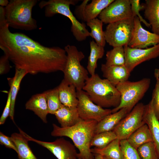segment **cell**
<instances>
[{"label":"cell","instance_id":"6da1fadb","mask_svg":"<svg viewBox=\"0 0 159 159\" xmlns=\"http://www.w3.org/2000/svg\"><path fill=\"white\" fill-rule=\"evenodd\" d=\"M5 16H0V48L16 68L27 74L63 72L67 59L64 49L43 46L25 34L12 33Z\"/></svg>","mask_w":159,"mask_h":159},{"label":"cell","instance_id":"7a4b0ae2","mask_svg":"<svg viewBox=\"0 0 159 159\" xmlns=\"http://www.w3.org/2000/svg\"><path fill=\"white\" fill-rule=\"evenodd\" d=\"M97 123L95 120H82L75 125L66 127L53 124L51 135L53 137H68L79 150L78 158L93 159L94 157L91 151L90 143L95 135V128Z\"/></svg>","mask_w":159,"mask_h":159},{"label":"cell","instance_id":"3957f363","mask_svg":"<svg viewBox=\"0 0 159 159\" xmlns=\"http://www.w3.org/2000/svg\"><path fill=\"white\" fill-rule=\"evenodd\" d=\"M82 90L94 103L103 108H115L120 103V94L116 86L97 74L89 77Z\"/></svg>","mask_w":159,"mask_h":159},{"label":"cell","instance_id":"277c9868","mask_svg":"<svg viewBox=\"0 0 159 159\" xmlns=\"http://www.w3.org/2000/svg\"><path fill=\"white\" fill-rule=\"evenodd\" d=\"M37 0H11L4 7L5 18L9 27L26 31L36 29V20L32 16Z\"/></svg>","mask_w":159,"mask_h":159},{"label":"cell","instance_id":"5b68a950","mask_svg":"<svg viewBox=\"0 0 159 159\" xmlns=\"http://www.w3.org/2000/svg\"><path fill=\"white\" fill-rule=\"evenodd\" d=\"M79 0H43L39 2V6L42 9L44 8L45 16L51 17L57 14H60L68 18L72 25L71 31L76 39L78 42L85 40L90 36V32L86 27L84 23L78 21L72 12L70 5H74Z\"/></svg>","mask_w":159,"mask_h":159},{"label":"cell","instance_id":"8992f818","mask_svg":"<svg viewBox=\"0 0 159 159\" xmlns=\"http://www.w3.org/2000/svg\"><path fill=\"white\" fill-rule=\"evenodd\" d=\"M64 49L67 53V59L63 72L64 79L74 85L77 90H82L89 77L87 70L80 63L85 58V55L74 45L68 44Z\"/></svg>","mask_w":159,"mask_h":159},{"label":"cell","instance_id":"52a82bcc","mask_svg":"<svg viewBox=\"0 0 159 159\" xmlns=\"http://www.w3.org/2000/svg\"><path fill=\"white\" fill-rule=\"evenodd\" d=\"M150 83V78H145L135 82L127 80L116 86L120 94V102L117 107L112 110V113L124 108H127L131 111L144 97Z\"/></svg>","mask_w":159,"mask_h":159},{"label":"cell","instance_id":"ba28073f","mask_svg":"<svg viewBox=\"0 0 159 159\" xmlns=\"http://www.w3.org/2000/svg\"><path fill=\"white\" fill-rule=\"evenodd\" d=\"M134 26V17L108 24L104 31L106 42L113 47L128 46Z\"/></svg>","mask_w":159,"mask_h":159},{"label":"cell","instance_id":"9c48e42d","mask_svg":"<svg viewBox=\"0 0 159 159\" xmlns=\"http://www.w3.org/2000/svg\"><path fill=\"white\" fill-rule=\"evenodd\" d=\"M145 106L143 103H138L122 119L112 131L117 138L127 140L139 128L145 124L144 119Z\"/></svg>","mask_w":159,"mask_h":159},{"label":"cell","instance_id":"30bf717a","mask_svg":"<svg viewBox=\"0 0 159 159\" xmlns=\"http://www.w3.org/2000/svg\"><path fill=\"white\" fill-rule=\"evenodd\" d=\"M78 100L77 107L80 118L84 120H95L98 122L111 114L112 110L105 109L94 103L86 92L77 90Z\"/></svg>","mask_w":159,"mask_h":159},{"label":"cell","instance_id":"8fae6325","mask_svg":"<svg viewBox=\"0 0 159 159\" xmlns=\"http://www.w3.org/2000/svg\"><path fill=\"white\" fill-rule=\"evenodd\" d=\"M29 141L34 142L46 148L57 159H78V154L75 146L63 138H58L52 142L36 139L24 132Z\"/></svg>","mask_w":159,"mask_h":159},{"label":"cell","instance_id":"7c38bea8","mask_svg":"<svg viewBox=\"0 0 159 159\" xmlns=\"http://www.w3.org/2000/svg\"><path fill=\"white\" fill-rule=\"evenodd\" d=\"M133 17L130 0H114L99 16L105 24Z\"/></svg>","mask_w":159,"mask_h":159},{"label":"cell","instance_id":"4fadbf2b","mask_svg":"<svg viewBox=\"0 0 159 159\" xmlns=\"http://www.w3.org/2000/svg\"><path fill=\"white\" fill-rule=\"evenodd\" d=\"M126 67L131 73L135 67L145 61L159 56V44L145 49L132 48L124 47Z\"/></svg>","mask_w":159,"mask_h":159},{"label":"cell","instance_id":"5bb4252c","mask_svg":"<svg viewBox=\"0 0 159 159\" xmlns=\"http://www.w3.org/2000/svg\"><path fill=\"white\" fill-rule=\"evenodd\" d=\"M134 26L130 40L128 46L132 48L145 49L159 44V35L150 32L142 27L137 16L134 17Z\"/></svg>","mask_w":159,"mask_h":159},{"label":"cell","instance_id":"9a60e30c","mask_svg":"<svg viewBox=\"0 0 159 159\" xmlns=\"http://www.w3.org/2000/svg\"><path fill=\"white\" fill-rule=\"evenodd\" d=\"M101 69L103 77L115 86L128 80L130 75L125 65L108 66L102 64Z\"/></svg>","mask_w":159,"mask_h":159},{"label":"cell","instance_id":"2e32d148","mask_svg":"<svg viewBox=\"0 0 159 159\" xmlns=\"http://www.w3.org/2000/svg\"><path fill=\"white\" fill-rule=\"evenodd\" d=\"M62 104L70 108H77L78 102L75 86L63 79L57 87Z\"/></svg>","mask_w":159,"mask_h":159},{"label":"cell","instance_id":"e0dca14e","mask_svg":"<svg viewBox=\"0 0 159 159\" xmlns=\"http://www.w3.org/2000/svg\"><path fill=\"white\" fill-rule=\"evenodd\" d=\"M130 111L127 108H124L106 116L97 123L95 128V134L112 131Z\"/></svg>","mask_w":159,"mask_h":159},{"label":"cell","instance_id":"ac0fdd59","mask_svg":"<svg viewBox=\"0 0 159 159\" xmlns=\"http://www.w3.org/2000/svg\"><path fill=\"white\" fill-rule=\"evenodd\" d=\"M144 119L149 127L159 157V120L156 116L151 100L145 106Z\"/></svg>","mask_w":159,"mask_h":159},{"label":"cell","instance_id":"d6986e66","mask_svg":"<svg viewBox=\"0 0 159 159\" xmlns=\"http://www.w3.org/2000/svg\"><path fill=\"white\" fill-rule=\"evenodd\" d=\"M25 107L26 109L33 111L43 122H47V117L49 112L44 92L32 96L27 102Z\"/></svg>","mask_w":159,"mask_h":159},{"label":"cell","instance_id":"ffe728a7","mask_svg":"<svg viewBox=\"0 0 159 159\" xmlns=\"http://www.w3.org/2000/svg\"><path fill=\"white\" fill-rule=\"evenodd\" d=\"M54 115L61 127H66L73 126L81 121L77 108H70L63 105Z\"/></svg>","mask_w":159,"mask_h":159},{"label":"cell","instance_id":"44dd1931","mask_svg":"<svg viewBox=\"0 0 159 159\" xmlns=\"http://www.w3.org/2000/svg\"><path fill=\"white\" fill-rule=\"evenodd\" d=\"M144 16L153 33L159 35V0H146L143 4Z\"/></svg>","mask_w":159,"mask_h":159},{"label":"cell","instance_id":"7402d4cb","mask_svg":"<svg viewBox=\"0 0 159 159\" xmlns=\"http://www.w3.org/2000/svg\"><path fill=\"white\" fill-rule=\"evenodd\" d=\"M18 128L19 133H13L11 137L16 146L19 159H37L29 146L24 132Z\"/></svg>","mask_w":159,"mask_h":159},{"label":"cell","instance_id":"603a6c76","mask_svg":"<svg viewBox=\"0 0 159 159\" xmlns=\"http://www.w3.org/2000/svg\"><path fill=\"white\" fill-rule=\"evenodd\" d=\"M127 140L129 144L136 150L144 144L153 142L149 127L145 123L132 134Z\"/></svg>","mask_w":159,"mask_h":159},{"label":"cell","instance_id":"cb8c5ba5","mask_svg":"<svg viewBox=\"0 0 159 159\" xmlns=\"http://www.w3.org/2000/svg\"><path fill=\"white\" fill-rule=\"evenodd\" d=\"M27 74L25 70L15 68L14 76L12 78L8 79L10 87L11 99L9 117L13 121H14V108L16 96L21 80Z\"/></svg>","mask_w":159,"mask_h":159},{"label":"cell","instance_id":"d4e9b609","mask_svg":"<svg viewBox=\"0 0 159 159\" xmlns=\"http://www.w3.org/2000/svg\"><path fill=\"white\" fill-rule=\"evenodd\" d=\"M114 0H92L85 8L83 20L87 22L97 18Z\"/></svg>","mask_w":159,"mask_h":159},{"label":"cell","instance_id":"484cf974","mask_svg":"<svg viewBox=\"0 0 159 159\" xmlns=\"http://www.w3.org/2000/svg\"><path fill=\"white\" fill-rule=\"evenodd\" d=\"M120 140L117 138L102 148H91L92 154H98L110 159H123L120 145Z\"/></svg>","mask_w":159,"mask_h":159},{"label":"cell","instance_id":"4316f807","mask_svg":"<svg viewBox=\"0 0 159 159\" xmlns=\"http://www.w3.org/2000/svg\"><path fill=\"white\" fill-rule=\"evenodd\" d=\"M90 52L88 58L87 69L91 76L94 75L97 60L102 58L105 52L104 47L97 44L93 40L90 42Z\"/></svg>","mask_w":159,"mask_h":159},{"label":"cell","instance_id":"83f0119b","mask_svg":"<svg viewBox=\"0 0 159 159\" xmlns=\"http://www.w3.org/2000/svg\"><path fill=\"white\" fill-rule=\"evenodd\" d=\"M87 25L90 29V36L93 38L98 45L104 47L106 42L102 29L103 22L97 18L89 21Z\"/></svg>","mask_w":159,"mask_h":159},{"label":"cell","instance_id":"f1b7e54d","mask_svg":"<svg viewBox=\"0 0 159 159\" xmlns=\"http://www.w3.org/2000/svg\"><path fill=\"white\" fill-rule=\"evenodd\" d=\"M106 65L123 66L125 65V60L123 47H117L108 51L106 54Z\"/></svg>","mask_w":159,"mask_h":159},{"label":"cell","instance_id":"f546056e","mask_svg":"<svg viewBox=\"0 0 159 159\" xmlns=\"http://www.w3.org/2000/svg\"><path fill=\"white\" fill-rule=\"evenodd\" d=\"M117 138V136L113 131L102 132L95 135L91 141L90 146L102 148Z\"/></svg>","mask_w":159,"mask_h":159},{"label":"cell","instance_id":"4dcf8cb0","mask_svg":"<svg viewBox=\"0 0 159 159\" xmlns=\"http://www.w3.org/2000/svg\"><path fill=\"white\" fill-rule=\"evenodd\" d=\"M47 102L49 114L54 115L63 105L59 97L57 87L44 92Z\"/></svg>","mask_w":159,"mask_h":159},{"label":"cell","instance_id":"1f68e13d","mask_svg":"<svg viewBox=\"0 0 159 159\" xmlns=\"http://www.w3.org/2000/svg\"><path fill=\"white\" fill-rule=\"evenodd\" d=\"M141 159H159L153 142H150L141 145L137 149Z\"/></svg>","mask_w":159,"mask_h":159},{"label":"cell","instance_id":"d6a6232c","mask_svg":"<svg viewBox=\"0 0 159 159\" xmlns=\"http://www.w3.org/2000/svg\"><path fill=\"white\" fill-rule=\"evenodd\" d=\"M123 159H141L137 150L132 147L127 140H120Z\"/></svg>","mask_w":159,"mask_h":159},{"label":"cell","instance_id":"836d02e7","mask_svg":"<svg viewBox=\"0 0 159 159\" xmlns=\"http://www.w3.org/2000/svg\"><path fill=\"white\" fill-rule=\"evenodd\" d=\"M154 76L156 80L155 88L153 90L151 100L156 116L159 120V69H155Z\"/></svg>","mask_w":159,"mask_h":159},{"label":"cell","instance_id":"e575fe53","mask_svg":"<svg viewBox=\"0 0 159 159\" xmlns=\"http://www.w3.org/2000/svg\"><path fill=\"white\" fill-rule=\"evenodd\" d=\"M130 1L132 11L134 16H137L141 22L143 23L147 27L151 28L149 23L143 17L140 13V11L144 9L143 4H140L139 0H130Z\"/></svg>","mask_w":159,"mask_h":159},{"label":"cell","instance_id":"d590c367","mask_svg":"<svg viewBox=\"0 0 159 159\" xmlns=\"http://www.w3.org/2000/svg\"><path fill=\"white\" fill-rule=\"evenodd\" d=\"M0 143L7 148L12 149L17 153L16 146L11 137L8 136L1 132H0Z\"/></svg>","mask_w":159,"mask_h":159},{"label":"cell","instance_id":"8d00e7d4","mask_svg":"<svg viewBox=\"0 0 159 159\" xmlns=\"http://www.w3.org/2000/svg\"><path fill=\"white\" fill-rule=\"evenodd\" d=\"M11 92L9 90L6 105L0 119V125L3 124L7 117L9 116L11 107Z\"/></svg>","mask_w":159,"mask_h":159},{"label":"cell","instance_id":"74e56055","mask_svg":"<svg viewBox=\"0 0 159 159\" xmlns=\"http://www.w3.org/2000/svg\"><path fill=\"white\" fill-rule=\"evenodd\" d=\"M9 61L7 56L4 54L0 59V74H4L8 72L10 69Z\"/></svg>","mask_w":159,"mask_h":159},{"label":"cell","instance_id":"f35d334b","mask_svg":"<svg viewBox=\"0 0 159 159\" xmlns=\"http://www.w3.org/2000/svg\"><path fill=\"white\" fill-rule=\"evenodd\" d=\"M90 1L89 0H84L80 5L77 7L75 10V13L77 17L82 20L83 19L85 8Z\"/></svg>","mask_w":159,"mask_h":159},{"label":"cell","instance_id":"ab89813d","mask_svg":"<svg viewBox=\"0 0 159 159\" xmlns=\"http://www.w3.org/2000/svg\"><path fill=\"white\" fill-rule=\"evenodd\" d=\"M9 1L7 0H0V6L4 7L6 6L9 4Z\"/></svg>","mask_w":159,"mask_h":159},{"label":"cell","instance_id":"60d3db41","mask_svg":"<svg viewBox=\"0 0 159 159\" xmlns=\"http://www.w3.org/2000/svg\"><path fill=\"white\" fill-rule=\"evenodd\" d=\"M95 155L93 159H103V157L102 155L98 154H95Z\"/></svg>","mask_w":159,"mask_h":159},{"label":"cell","instance_id":"b9f144b4","mask_svg":"<svg viewBox=\"0 0 159 159\" xmlns=\"http://www.w3.org/2000/svg\"><path fill=\"white\" fill-rule=\"evenodd\" d=\"M103 157V159H110L105 157Z\"/></svg>","mask_w":159,"mask_h":159},{"label":"cell","instance_id":"7bdbcfd3","mask_svg":"<svg viewBox=\"0 0 159 159\" xmlns=\"http://www.w3.org/2000/svg\"><path fill=\"white\" fill-rule=\"evenodd\" d=\"M78 159H81V158H78Z\"/></svg>","mask_w":159,"mask_h":159}]
</instances>
